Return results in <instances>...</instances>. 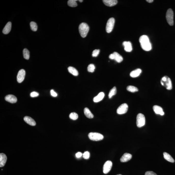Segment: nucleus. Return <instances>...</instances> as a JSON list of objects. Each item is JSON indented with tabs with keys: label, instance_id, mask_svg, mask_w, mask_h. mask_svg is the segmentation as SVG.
Masks as SVG:
<instances>
[{
	"label": "nucleus",
	"instance_id": "nucleus-1",
	"mask_svg": "<svg viewBox=\"0 0 175 175\" xmlns=\"http://www.w3.org/2000/svg\"><path fill=\"white\" fill-rule=\"evenodd\" d=\"M139 42L142 48L145 51H150L152 49V46L148 37L143 35L139 38Z\"/></svg>",
	"mask_w": 175,
	"mask_h": 175
},
{
	"label": "nucleus",
	"instance_id": "nucleus-2",
	"mask_svg": "<svg viewBox=\"0 0 175 175\" xmlns=\"http://www.w3.org/2000/svg\"><path fill=\"white\" fill-rule=\"evenodd\" d=\"M79 30L81 36L83 38H85L89 31V27L87 23L83 22L79 25Z\"/></svg>",
	"mask_w": 175,
	"mask_h": 175
},
{
	"label": "nucleus",
	"instance_id": "nucleus-3",
	"mask_svg": "<svg viewBox=\"0 0 175 175\" xmlns=\"http://www.w3.org/2000/svg\"><path fill=\"white\" fill-rule=\"evenodd\" d=\"M161 84L168 90L172 89V83L171 79L168 77L165 76L163 77L161 81Z\"/></svg>",
	"mask_w": 175,
	"mask_h": 175
},
{
	"label": "nucleus",
	"instance_id": "nucleus-4",
	"mask_svg": "<svg viewBox=\"0 0 175 175\" xmlns=\"http://www.w3.org/2000/svg\"><path fill=\"white\" fill-rule=\"evenodd\" d=\"M88 137L91 140L99 141L104 139V136L100 133L96 132H91L88 134Z\"/></svg>",
	"mask_w": 175,
	"mask_h": 175
},
{
	"label": "nucleus",
	"instance_id": "nucleus-5",
	"mask_svg": "<svg viewBox=\"0 0 175 175\" xmlns=\"http://www.w3.org/2000/svg\"><path fill=\"white\" fill-rule=\"evenodd\" d=\"M173 12L172 9H168L166 14V19L168 23L170 26L173 25Z\"/></svg>",
	"mask_w": 175,
	"mask_h": 175
},
{
	"label": "nucleus",
	"instance_id": "nucleus-6",
	"mask_svg": "<svg viewBox=\"0 0 175 175\" xmlns=\"http://www.w3.org/2000/svg\"><path fill=\"white\" fill-rule=\"evenodd\" d=\"M137 126L139 127H142L145 124V118L143 114L139 113L137 117Z\"/></svg>",
	"mask_w": 175,
	"mask_h": 175
},
{
	"label": "nucleus",
	"instance_id": "nucleus-7",
	"mask_svg": "<svg viewBox=\"0 0 175 175\" xmlns=\"http://www.w3.org/2000/svg\"><path fill=\"white\" fill-rule=\"evenodd\" d=\"M115 20L113 18H110L108 21L106 27V31L107 33L111 32L114 27Z\"/></svg>",
	"mask_w": 175,
	"mask_h": 175
},
{
	"label": "nucleus",
	"instance_id": "nucleus-8",
	"mask_svg": "<svg viewBox=\"0 0 175 175\" xmlns=\"http://www.w3.org/2000/svg\"><path fill=\"white\" fill-rule=\"evenodd\" d=\"M128 106L127 104H123L119 106L117 110V113L119 114H125L127 112Z\"/></svg>",
	"mask_w": 175,
	"mask_h": 175
},
{
	"label": "nucleus",
	"instance_id": "nucleus-9",
	"mask_svg": "<svg viewBox=\"0 0 175 175\" xmlns=\"http://www.w3.org/2000/svg\"><path fill=\"white\" fill-rule=\"evenodd\" d=\"M112 163L110 161H108L105 163L104 164L103 168V171L105 174L108 173L110 171L112 168Z\"/></svg>",
	"mask_w": 175,
	"mask_h": 175
},
{
	"label": "nucleus",
	"instance_id": "nucleus-10",
	"mask_svg": "<svg viewBox=\"0 0 175 175\" xmlns=\"http://www.w3.org/2000/svg\"><path fill=\"white\" fill-rule=\"evenodd\" d=\"M25 75V71L24 69H21L19 71L17 76V80L19 83L24 80Z\"/></svg>",
	"mask_w": 175,
	"mask_h": 175
},
{
	"label": "nucleus",
	"instance_id": "nucleus-11",
	"mask_svg": "<svg viewBox=\"0 0 175 175\" xmlns=\"http://www.w3.org/2000/svg\"><path fill=\"white\" fill-rule=\"evenodd\" d=\"M5 99L6 101L12 104L15 103L17 101L16 97L14 95H11V94L7 95L5 97Z\"/></svg>",
	"mask_w": 175,
	"mask_h": 175
},
{
	"label": "nucleus",
	"instance_id": "nucleus-12",
	"mask_svg": "<svg viewBox=\"0 0 175 175\" xmlns=\"http://www.w3.org/2000/svg\"><path fill=\"white\" fill-rule=\"evenodd\" d=\"M124 49L127 52H131L132 50V44L129 41H124L123 43Z\"/></svg>",
	"mask_w": 175,
	"mask_h": 175
},
{
	"label": "nucleus",
	"instance_id": "nucleus-13",
	"mask_svg": "<svg viewBox=\"0 0 175 175\" xmlns=\"http://www.w3.org/2000/svg\"><path fill=\"white\" fill-rule=\"evenodd\" d=\"M132 157V155L128 153H125L121 158L120 161L122 163L126 162L130 160Z\"/></svg>",
	"mask_w": 175,
	"mask_h": 175
},
{
	"label": "nucleus",
	"instance_id": "nucleus-14",
	"mask_svg": "<svg viewBox=\"0 0 175 175\" xmlns=\"http://www.w3.org/2000/svg\"><path fill=\"white\" fill-rule=\"evenodd\" d=\"M7 160V157L3 153L0 154V167H3L5 165Z\"/></svg>",
	"mask_w": 175,
	"mask_h": 175
},
{
	"label": "nucleus",
	"instance_id": "nucleus-15",
	"mask_svg": "<svg viewBox=\"0 0 175 175\" xmlns=\"http://www.w3.org/2000/svg\"><path fill=\"white\" fill-rule=\"evenodd\" d=\"M153 110L156 114H160L161 115H164V113L163 111L162 108L158 106H153Z\"/></svg>",
	"mask_w": 175,
	"mask_h": 175
},
{
	"label": "nucleus",
	"instance_id": "nucleus-16",
	"mask_svg": "<svg viewBox=\"0 0 175 175\" xmlns=\"http://www.w3.org/2000/svg\"><path fill=\"white\" fill-rule=\"evenodd\" d=\"M103 1L105 5L109 7H112L116 5L118 2L116 0H103Z\"/></svg>",
	"mask_w": 175,
	"mask_h": 175
},
{
	"label": "nucleus",
	"instance_id": "nucleus-17",
	"mask_svg": "<svg viewBox=\"0 0 175 175\" xmlns=\"http://www.w3.org/2000/svg\"><path fill=\"white\" fill-rule=\"evenodd\" d=\"M24 120L27 124L32 126H35L36 125V123L34 119L31 117L28 116H25L24 117Z\"/></svg>",
	"mask_w": 175,
	"mask_h": 175
},
{
	"label": "nucleus",
	"instance_id": "nucleus-18",
	"mask_svg": "<svg viewBox=\"0 0 175 175\" xmlns=\"http://www.w3.org/2000/svg\"><path fill=\"white\" fill-rule=\"evenodd\" d=\"M105 96V93L103 92H100L97 96L94 97L93 99V101L95 103L99 102L103 99Z\"/></svg>",
	"mask_w": 175,
	"mask_h": 175
},
{
	"label": "nucleus",
	"instance_id": "nucleus-19",
	"mask_svg": "<svg viewBox=\"0 0 175 175\" xmlns=\"http://www.w3.org/2000/svg\"><path fill=\"white\" fill-rule=\"evenodd\" d=\"M11 23L10 22H8L3 30V33L5 35L9 34L11 31Z\"/></svg>",
	"mask_w": 175,
	"mask_h": 175
},
{
	"label": "nucleus",
	"instance_id": "nucleus-20",
	"mask_svg": "<svg viewBox=\"0 0 175 175\" xmlns=\"http://www.w3.org/2000/svg\"><path fill=\"white\" fill-rule=\"evenodd\" d=\"M141 72V70L138 68L131 72L130 73V76L132 78L137 77L140 75Z\"/></svg>",
	"mask_w": 175,
	"mask_h": 175
},
{
	"label": "nucleus",
	"instance_id": "nucleus-21",
	"mask_svg": "<svg viewBox=\"0 0 175 175\" xmlns=\"http://www.w3.org/2000/svg\"><path fill=\"white\" fill-rule=\"evenodd\" d=\"M114 55V60H115L117 62L120 63L122 62L123 60V58L121 55L116 52H114L113 53Z\"/></svg>",
	"mask_w": 175,
	"mask_h": 175
},
{
	"label": "nucleus",
	"instance_id": "nucleus-22",
	"mask_svg": "<svg viewBox=\"0 0 175 175\" xmlns=\"http://www.w3.org/2000/svg\"><path fill=\"white\" fill-rule=\"evenodd\" d=\"M84 112L85 115L87 118L90 119H93V118L94 116L93 113L88 108H85L84 109Z\"/></svg>",
	"mask_w": 175,
	"mask_h": 175
},
{
	"label": "nucleus",
	"instance_id": "nucleus-23",
	"mask_svg": "<svg viewBox=\"0 0 175 175\" xmlns=\"http://www.w3.org/2000/svg\"><path fill=\"white\" fill-rule=\"evenodd\" d=\"M163 154H164V159L167 161H168L172 163L174 162V159L168 153L166 152H164V153H163Z\"/></svg>",
	"mask_w": 175,
	"mask_h": 175
},
{
	"label": "nucleus",
	"instance_id": "nucleus-24",
	"mask_svg": "<svg viewBox=\"0 0 175 175\" xmlns=\"http://www.w3.org/2000/svg\"><path fill=\"white\" fill-rule=\"evenodd\" d=\"M68 71L71 74H72L73 75L75 76H77L79 74L77 70L74 68V67H69L68 68Z\"/></svg>",
	"mask_w": 175,
	"mask_h": 175
},
{
	"label": "nucleus",
	"instance_id": "nucleus-25",
	"mask_svg": "<svg viewBox=\"0 0 175 175\" xmlns=\"http://www.w3.org/2000/svg\"><path fill=\"white\" fill-rule=\"evenodd\" d=\"M117 92L116 88L115 87H114L111 90L109 93L108 97L109 99L112 98V97L116 94Z\"/></svg>",
	"mask_w": 175,
	"mask_h": 175
},
{
	"label": "nucleus",
	"instance_id": "nucleus-26",
	"mask_svg": "<svg viewBox=\"0 0 175 175\" xmlns=\"http://www.w3.org/2000/svg\"><path fill=\"white\" fill-rule=\"evenodd\" d=\"M23 57L26 60H29L30 58V52L26 48H25L23 51Z\"/></svg>",
	"mask_w": 175,
	"mask_h": 175
},
{
	"label": "nucleus",
	"instance_id": "nucleus-27",
	"mask_svg": "<svg viewBox=\"0 0 175 175\" xmlns=\"http://www.w3.org/2000/svg\"><path fill=\"white\" fill-rule=\"evenodd\" d=\"M77 0H69L68 2V5L72 7H75L77 6Z\"/></svg>",
	"mask_w": 175,
	"mask_h": 175
},
{
	"label": "nucleus",
	"instance_id": "nucleus-28",
	"mask_svg": "<svg viewBox=\"0 0 175 175\" xmlns=\"http://www.w3.org/2000/svg\"><path fill=\"white\" fill-rule=\"evenodd\" d=\"M126 89L129 92H132V93H134V92H138V89L137 87L132 86H127Z\"/></svg>",
	"mask_w": 175,
	"mask_h": 175
},
{
	"label": "nucleus",
	"instance_id": "nucleus-29",
	"mask_svg": "<svg viewBox=\"0 0 175 175\" xmlns=\"http://www.w3.org/2000/svg\"><path fill=\"white\" fill-rule=\"evenodd\" d=\"M31 28L33 31H36L37 30L38 26L36 22H32L30 23Z\"/></svg>",
	"mask_w": 175,
	"mask_h": 175
},
{
	"label": "nucleus",
	"instance_id": "nucleus-30",
	"mask_svg": "<svg viewBox=\"0 0 175 175\" xmlns=\"http://www.w3.org/2000/svg\"><path fill=\"white\" fill-rule=\"evenodd\" d=\"M69 118L73 120H76L78 118V115L77 113L73 112L70 113L69 115Z\"/></svg>",
	"mask_w": 175,
	"mask_h": 175
},
{
	"label": "nucleus",
	"instance_id": "nucleus-31",
	"mask_svg": "<svg viewBox=\"0 0 175 175\" xmlns=\"http://www.w3.org/2000/svg\"><path fill=\"white\" fill-rule=\"evenodd\" d=\"M95 66L93 64H90L88 66L87 68V70L90 72H93L95 69Z\"/></svg>",
	"mask_w": 175,
	"mask_h": 175
},
{
	"label": "nucleus",
	"instance_id": "nucleus-32",
	"mask_svg": "<svg viewBox=\"0 0 175 175\" xmlns=\"http://www.w3.org/2000/svg\"><path fill=\"white\" fill-rule=\"evenodd\" d=\"M83 157L85 159H89L90 157V153L89 151H85L83 154Z\"/></svg>",
	"mask_w": 175,
	"mask_h": 175
},
{
	"label": "nucleus",
	"instance_id": "nucleus-33",
	"mask_svg": "<svg viewBox=\"0 0 175 175\" xmlns=\"http://www.w3.org/2000/svg\"><path fill=\"white\" fill-rule=\"evenodd\" d=\"M100 50L99 49H95L93 51L92 53V56L93 57H97L98 55L100 53Z\"/></svg>",
	"mask_w": 175,
	"mask_h": 175
},
{
	"label": "nucleus",
	"instance_id": "nucleus-34",
	"mask_svg": "<svg viewBox=\"0 0 175 175\" xmlns=\"http://www.w3.org/2000/svg\"><path fill=\"white\" fill-rule=\"evenodd\" d=\"M39 95L38 93L35 92H32L30 94V96L32 97H37Z\"/></svg>",
	"mask_w": 175,
	"mask_h": 175
},
{
	"label": "nucleus",
	"instance_id": "nucleus-35",
	"mask_svg": "<svg viewBox=\"0 0 175 175\" xmlns=\"http://www.w3.org/2000/svg\"><path fill=\"white\" fill-rule=\"evenodd\" d=\"M50 93L52 96L54 97H56L57 96V93L54 91V90H51L50 91Z\"/></svg>",
	"mask_w": 175,
	"mask_h": 175
},
{
	"label": "nucleus",
	"instance_id": "nucleus-36",
	"mask_svg": "<svg viewBox=\"0 0 175 175\" xmlns=\"http://www.w3.org/2000/svg\"><path fill=\"white\" fill-rule=\"evenodd\" d=\"M145 175H157L156 174L152 171H147L146 172Z\"/></svg>",
	"mask_w": 175,
	"mask_h": 175
},
{
	"label": "nucleus",
	"instance_id": "nucleus-37",
	"mask_svg": "<svg viewBox=\"0 0 175 175\" xmlns=\"http://www.w3.org/2000/svg\"><path fill=\"white\" fill-rule=\"evenodd\" d=\"M82 154L80 152H78V153H76V157L77 158H80L82 155Z\"/></svg>",
	"mask_w": 175,
	"mask_h": 175
},
{
	"label": "nucleus",
	"instance_id": "nucleus-38",
	"mask_svg": "<svg viewBox=\"0 0 175 175\" xmlns=\"http://www.w3.org/2000/svg\"><path fill=\"white\" fill-rule=\"evenodd\" d=\"M109 58L110 59H111V60H114V55H113V54H110V55H109Z\"/></svg>",
	"mask_w": 175,
	"mask_h": 175
},
{
	"label": "nucleus",
	"instance_id": "nucleus-39",
	"mask_svg": "<svg viewBox=\"0 0 175 175\" xmlns=\"http://www.w3.org/2000/svg\"><path fill=\"white\" fill-rule=\"evenodd\" d=\"M146 1L149 3H151L153 2L154 1L153 0H147Z\"/></svg>",
	"mask_w": 175,
	"mask_h": 175
},
{
	"label": "nucleus",
	"instance_id": "nucleus-40",
	"mask_svg": "<svg viewBox=\"0 0 175 175\" xmlns=\"http://www.w3.org/2000/svg\"><path fill=\"white\" fill-rule=\"evenodd\" d=\"M79 1L80 2H83V1H82V0H80V1Z\"/></svg>",
	"mask_w": 175,
	"mask_h": 175
},
{
	"label": "nucleus",
	"instance_id": "nucleus-41",
	"mask_svg": "<svg viewBox=\"0 0 175 175\" xmlns=\"http://www.w3.org/2000/svg\"><path fill=\"white\" fill-rule=\"evenodd\" d=\"M122 175L119 174H118V175Z\"/></svg>",
	"mask_w": 175,
	"mask_h": 175
}]
</instances>
